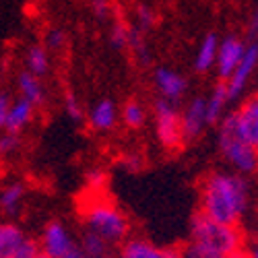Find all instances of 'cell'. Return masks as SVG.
<instances>
[{"label":"cell","mask_w":258,"mask_h":258,"mask_svg":"<svg viewBox=\"0 0 258 258\" xmlns=\"http://www.w3.org/2000/svg\"><path fill=\"white\" fill-rule=\"evenodd\" d=\"M201 209L211 219L240 225L250 207V182L238 171H211L201 182Z\"/></svg>","instance_id":"obj_1"},{"label":"cell","mask_w":258,"mask_h":258,"mask_svg":"<svg viewBox=\"0 0 258 258\" xmlns=\"http://www.w3.org/2000/svg\"><path fill=\"white\" fill-rule=\"evenodd\" d=\"M81 221L85 231L99 235L101 240H105L112 246H120L131 235V219H128V215L103 195L87 199V203L83 205V211H81Z\"/></svg>","instance_id":"obj_2"},{"label":"cell","mask_w":258,"mask_h":258,"mask_svg":"<svg viewBox=\"0 0 258 258\" xmlns=\"http://www.w3.org/2000/svg\"><path fill=\"white\" fill-rule=\"evenodd\" d=\"M188 233H190L188 235L190 242H195L207 250L225 254V256L244 250V242H246L240 225L219 223L211 219L209 215H205L203 211H197L192 215Z\"/></svg>","instance_id":"obj_3"},{"label":"cell","mask_w":258,"mask_h":258,"mask_svg":"<svg viewBox=\"0 0 258 258\" xmlns=\"http://www.w3.org/2000/svg\"><path fill=\"white\" fill-rule=\"evenodd\" d=\"M217 131V149L227 165L242 176H252L258 171V149L252 147L238 131L235 114L227 112L219 122Z\"/></svg>","instance_id":"obj_4"},{"label":"cell","mask_w":258,"mask_h":258,"mask_svg":"<svg viewBox=\"0 0 258 258\" xmlns=\"http://www.w3.org/2000/svg\"><path fill=\"white\" fill-rule=\"evenodd\" d=\"M153 122H155L157 143L165 149V151H178V149L184 145L178 103L159 97L153 103Z\"/></svg>","instance_id":"obj_5"},{"label":"cell","mask_w":258,"mask_h":258,"mask_svg":"<svg viewBox=\"0 0 258 258\" xmlns=\"http://www.w3.org/2000/svg\"><path fill=\"white\" fill-rule=\"evenodd\" d=\"M39 252L46 254L48 258H62L64 254H69L71 250H75L79 246V242L75 240L73 231L58 219H52L44 225L39 235Z\"/></svg>","instance_id":"obj_6"},{"label":"cell","mask_w":258,"mask_h":258,"mask_svg":"<svg viewBox=\"0 0 258 258\" xmlns=\"http://www.w3.org/2000/svg\"><path fill=\"white\" fill-rule=\"evenodd\" d=\"M256 69H258V41H250V44H246V52H244L240 64L229 75V79L223 81L225 87H227L229 103L238 101L242 97V93L248 89V85H250Z\"/></svg>","instance_id":"obj_7"},{"label":"cell","mask_w":258,"mask_h":258,"mask_svg":"<svg viewBox=\"0 0 258 258\" xmlns=\"http://www.w3.org/2000/svg\"><path fill=\"white\" fill-rule=\"evenodd\" d=\"M180 126H182L184 145L197 141L205 133L209 120H207V101L203 95L188 99V103L180 110Z\"/></svg>","instance_id":"obj_8"},{"label":"cell","mask_w":258,"mask_h":258,"mask_svg":"<svg viewBox=\"0 0 258 258\" xmlns=\"http://www.w3.org/2000/svg\"><path fill=\"white\" fill-rule=\"evenodd\" d=\"M246 52V44L238 35H225L219 39V50H217V62H215V71H217L219 81H227L229 75L235 71L240 64L242 56Z\"/></svg>","instance_id":"obj_9"},{"label":"cell","mask_w":258,"mask_h":258,"mask_svg":"<svg viewBox=\"0 0 258 258\" xmlns=\"http://www.w3.org/2000/svg\"><path fill=\"white\" fill-rule=\"evenodd\" d=\"M153 85L161 99L174 101V103H180L188 93V79L167 67H157L153 71Z\"/></svg>","instance_id":"obj_10"},{"label":"cell","mask_w":258,"mask_h":258,"mask_svg":"<svg viewBox=\"0 0 258 258\" xmlns=\"http://www.w3.org/2000/svg\"><path fill=\"white\" fill-rule=\"evenodd\" d=\"M87 124L91 131L99 133V135H105V133H112L114 128L118 126L120 122V110L114 99L110 97H103V99H97L87 112Z\"/></svg>","instance_id":"obj_11"},{"label":"cell","mask_w":258,"mask_h":258,"mask_svg":"<svg viewBox=\"0 0 258 258\" xmlns=\"http://www.w3.org/2000/svg\"><path fill=\"white\" fill-rule=\"evenodd\" d=\"M233 114H235V124H238L240 135L252 147L258 149V95L248 97Z\"/></svg>","instance_id":"obj_12"},{"label":"cell","mask_w":258,"mask_h":258,"mask_svg":"<svg viewBox=\"0 0 258 258\" xmlns=\"http://www.w3.org/2000/svg\"><path fill=\"white\" fill-rule=\"evenodd\" d=\"M15 85H17V91H19V97H23L25 101L33 103L35 107H41L48 99V91H46V85H44V79L41 77H35L31 75L29 71H19L17 79H15Z\"/></svg>","instance_id":"obj_13"},{"label":"cell","mask_w":258,"mask_h":258,"mask_svg":"<svg viewBox=\"0 0 258 258\" xmlns=\"http://www.w3.org/2000/svg\"><path fill=\"white\" fill-rule=\"evenodd\" d=\"M116 258H165V248H159L147 238L128 235L120 244Z\"/></svg>","instance_id":"obj_14"},{"label":"cell","mask_w":258,"mask_h":258,"mask_svg":"<svg viewBox=\"0 0 258 258\" xmlns=\"http://www.w3.org/2000/svg\"><path fill=\"white\" fill-rule=\"evenodd\" d=\"M35 110H37V107H35L33 103L25 101L23 97L13 99V103H11V107H9V114H7L5 131L21 135V133H23L25 128L33 122V118H35Z\"/></svg>","instance_id":"obj_15"},{"label":"cell","mask_w":258,"mask_h":258,"mask_svg":"<svg viewBox=\"0 0 258 258\" xmlns=\"http://www.w3.org/2000/svg\"><path fill=\"white\" fill-rule=\"evenodd\" d=\"M27 199V184L23 180H11L0 188V211L7 217H15Z\"/></svg>","instance_id":"obj_16"},{"label":"cell","mask_w":258,"mask_h":258,"mask_svg":"<svg viewBox=\"0 0 258 258\" xmlns=\"http://www.w3.org/2000/svg\"><path fill=\"white\" fill-rule=\"evenodd\" d=\"M217 50H219V35L215 31H211L201 39V44L197 48L195 71L199 75H207L209 71L215 69V62H217Z\"/></svg>","instance_id":"obj_17"},{"label":"cell","mask_w":258,"mask_h":258,"mask_svg":"<svg viewBox=\"0 0 258 258\" xmlns=\"http://www.w3.org/2000/svg\"><path fill=\"white\" fill-rule=\"evenodd\" d=\"M205 101H207V120H209V126L217 124L227 114V105H229V95H227L225 83L219 81L217 85H215L213 91L209 93V97H205Z\"/></svg>","instance_id":"obj_18"},{"label":"cell","mask_w":258,"mask_h":258,"mask_svg":"<svg viewBox=\"0 0 258 258\" xmlns=\"http://www.w3.org/2000/svg\"><path fill=\"white\" fill-rule=\"evenodd\" d=\"M23 62H25V71H29L31 75L44 79L50 73V67H52V62H50V50L44 44H31L25 50Z\"/></svg>","instance_id":"obj_19"},{"label":"cell","mask_w":258,"mask_h":258,"mask_svg":"<svg viewBox=\"0 0 258 258\" xmlns=\"http://www.w3.org/2000/svg\"><path fill=\"white\" fill-rule=\"evenodd\" d=\"M27 238H29V235L21 229L17 223L3 221V223H0V258L11 256Z\"/></svg>","instance_id":"obj_20"},{"label":"cell","mask_w":258,"mask_h":258,"mask_svg":"<svg viewBox=\"0 0 258 258\" xmlns=\"http://www.w3.org/2000/svg\"><path fill=\"white\" fill-rule=\"evenodd\" d=\"M81 252L85 254V258H116L114 254V246L107 244L105 240H101L99 235L91 233V231H85L81 235V242H79Z\"/></svg>","instance_id":"obj_21"},{"label":"cell","mask_w":258,"mask_h":258,"mask_svg":"<svg viewBox=\"0 0 258 258\" xmlns=\"http://www.w3.org/2000/svg\"><path fill=\"white\" fill-rule=\"evenodd\" d=\"M126 50L133 54L139 67H149V64H151V48H149L147 33H143L135 25H131V31H128V48Z\"/></svg>","instance_id":"obj_22"},{"label":"cell","mask_w":258,"mask_h":258,"mask_svg":"<svg viewBox=\"0 0 258 258\" xmlns=\"http://www.w3.org/2000/svg\"><path fill=\"white\" fill-rule=\"evenodd\" d=\"M147 120H149V112H147V107L141 101L128 99L122 105V110H120V122L126 128H131V131H141V128L147 124Z\"/></svg>","instance_id":"obj_23"},{"label":"cell","mask_w":258,"mask_h":258,"mask_svg":"<svg viewBox=\"0 0 258 258\" xmlns=\"http://www.w3.org/2000/svg\"><path fill=\"white\" fill-rule=\"evenodd\" d=\"M110 29H107V41H110V46L118 52L126 50L128 48V31H131V25L124 23V21L116 15L110 23Z\"/></svg>","instance_id":"obj_24"},{"label":"cell","mask_w":258,"mask_h":258,"mask_svg":"<svg viewBox=\"0 0 258 258\" xmlns=\"http://www.w3.org/2000/svg\"><path fill=\"white\" fill-rule=\"evenodd\" d=\"M107 186V171L103 167H89L85 171V190H87V197H97L103 195Z\"/></svg>","instance_id":"obj_25"},{"label":"cell","mask_w":258,"mask_h":258,"mask_svg":"<svg viewBox=\"0 0 258 258\" xmlns=\"http://www.w3.org/2000/svg\"><path fill=\"white\" fill-rule=\"evenodd\" d=\"M62 105H64V114L67 118L73 122V124H81L85 122V105L81 101V97L73 91V89H67L64 91V99H62Z\"/></svg>","instance_id":"obj_26"},{"label":"cell","mask_w":258,"mask_h":258,"mask_svg":"<svg viewBox=\"0 0 258 258\" xmlns=\"http://www.w3.org/2000/svg\"><path fill=\"white\" fill-rule=\"evenodd\" d=\"M180 252H182V258H246V252L244 250L225 256V254H219V252L207 250V248H203V246H199L195 242H188L186 246H182Z\"/></svg>","instance_id":"obj_27"},{"label":"cell","mask_w":258,"mask_h":258,"mask_svg":"<svg viewBox=\"0 0 258 258\" xmlns=\"http://www.w3.org/2000/svg\"><path fill=\"white\" fill-rule=\"evenodd\" d=\"M137 29H141L143 33H149L155 25H157V15H155V11H153V7L151 5H145V3H141V5H137L135 7V23H133Z\"/></svg>","instance_id":"obj_28"},{"label":"cell","mask_w":258,"mask_h":258,"mask_svg":"<svg viewBox=\"0 0 258 258\" xmlns=\"http://www.w3.org/2000/svg\"><path fill=\"white\" fill-rule=\"evenodd\" d=\"M89 11L95 17L97 23H110V21L116 17V5L114 0H87Z\"/></svg>","instance_id":"obj_29"},{"label":"cell","mask_w":258,"mask_h":258,"mask_svg":"<svg viewBox=\"0 0 258 258\" xmlns=\"http://www.w3.org/2000/svg\"><path fill=\"white\" fill-rule=\"evenodd\" d=\"M69 44V35L62 27H48L44 31V46L50 52H60Z\"/></svg>","instance_id":"obj_30"},{"label":"cell","mask_w":258,"mask_h":258,"mask_svg":"<svg viewBox=\"0 0 258 258\" xmlns=\"http://www.w3.org/2000/svg\"><path fill=\"white\" fill-rule=\"evenodd\" d=\"M19 149H21V135L0 131V159L13 157Z\"/></svg>","instance_id":"obj_31"},{"label":"cell","mask_w":258,"mask_h":258,"mask_svg":"<svg viewBox=\"0 0 258 258\" xmlns=\"http://www.w3.org/2000/svg\"><path fill=\"white\" fill-rule=\"evenodd\" d=\"M118 165L124 171H128V174H139V171H143V167H145V159L137 151H128V153H122L120 155Z\"/></svg>","instance_id":"obj_32"},{"label":"cell","mask_w":258,"mask_h":258,"mask_svg":"<svg viewBox=\"0 0 258 258\" xmlns=\"http://www.w3.org/2000/svg\"><path fill=\"white\" fill-rule=\"evenodd\" d=\"M39 254V246H37V242L33 240V238H27L23 244H21L11 256H7V258H35Z\"/></svg>","instance_id":"obj_33"},{"label":"cell","mask_w":258,"mask_h":258,"mask_svg":"<svg viewBox=\"0 0 258 258\" xmlns=\"http://www.w3.org/2000/svg\"><path fill=\"white\" fill-rule=\"evenodd\" d=\"M13 103V95L0 87V131H5V122H7V114H9V107Z\"/></svg>","instance_id":"obj_34"},{"label":"cell","mask_w":258,"mask_h":258,"mask_svg":"<svg viewBox=\"0 0 258 258\" xmlns=\"http://www.w3.org/2000/svg\"><path fill=\"white\" fill-rule=\"evenodd\" d=\"M248 37L250 41H258V3L254 5L250 19H248Z\"/></svg>","instance_id":"obj_35"},{"label":"cell","mask_w":258,"mask_h":258,"mask_svg":"<svg viewBox=\"0 0 258 258\" xmlns=\"http://www.w3.org/2000/svg\"><path fill=\"white\" fill-rule=\"evenodd\" d=\"M244 252H246V258H258V235L244 242Z\"/></svg>","instance_id":"obj_36"},{"label":"cell","mask_w":258,"mask_h":258,"mask_svg":"<svg viewBox=\"0 0 258 258\" xmlns=\"http://www.w3.org/2000/svg\"><path fill=\"white\" fill-rule=\"evenodd\" d=\"M165 258H182L180 248H165Z\"/></svg>","instance_id":"obj_37"},{"label":"cell","mask_w":258,"mask_h":258,"mask_svg":"<svg viewBox=\"0 0 258 258\" xmlns=\"http://www.w3.org/2000/svg\"><path fill=\"white\" fill-rule=\"evenodd\" d=\"M62 258H85V254H83V252H81V248H79V246H77V248H75V250H71V252H69V254H64V256H62Z\"/></svg>","instance_id":"obj_38"},{"label":"cell","mask_w":258,"mask_h":258,"mask_svg":"<svg viewBox=\"0 0 258 258\" xmlns=\"http://www.w3.org/2000/svg\"><path fill=\"white\" fill-rule=\"evenodd\" d=\"M35 258H48V256H46V254H41V252H39V254H37Z\"/></svg>","instance_id":"obj_39"}]
</instances>
